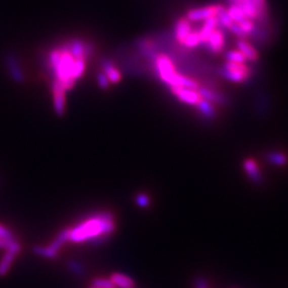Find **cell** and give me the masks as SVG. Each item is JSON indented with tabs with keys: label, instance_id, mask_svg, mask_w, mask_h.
<instances>
[{
	"label": "cell",
	"instance_id": "cell-21",
	"mask_svg": "<svg viewBox=\"0 0 288 288\" xmlns=\"http://www.w3.org/2000/svg\"><path fill=\"white\" fill-rule=\"evenodd\" d=\"M201 44L200 34H198L197 30H192L188 36L185 38L183 45H185L187 48H195Z\"/></svg>",
	"mask_w": 288,
	"mask_h": 288
},
{
	"label": "cell",
	"instance_id": "cell-5",
	"mask_svg": "<svg viewBox=\"0 0 288 288\" xmlns=\"http://www.w3.org/2000/svg\"><path fill=\"white\" fill-rule=\"evenodd\" d=\"M66 236L64 231H61L57 235L55 239L47 245H35L33 248V253L39 257L47 258V260H54L62 249L64 243H66Z\"/></svg>",
	"mask_w": 288,
	"mask_h": 288
},
{
	"label": "cell",
	"instance_id": "cell-20",
	"mask_svg": "<svg viewBox=\"0 0 288 288\" xmlns=\"http://www.w3.org/2000/svg\"><path fill=\"white\" fill-rule=\"evenodd\" d=\"M226 12H227V15L230 16V18L232 19L234 23H238V22L242 21V19L246 18L245 14L243 12V10L239 6H237V5H232L230 7V9L226 10Z\"/></svg>",
	"mask_w": 288,
	"mask_h": 288
},
{
	"label": "cell",
	"instance_id": "cell-26",
	"mask_svg": "<svg viewBox=\"0 0 288 288\" xmlns=\"http://www.w3.org/2000/svg\"><path fill=\"white\" fill-rule=\"evenodd\" d=\"M0 238H3V239H13L15 236L10 228L0 223Z\"/></svg>",
	"mask_w": 288,
	"mask_h": 288
},
{
	"label": "cell",
	"instance_id": "cell-17",
	"mask_svg": "<svg viewBox=\"0 0 288 288\" xmlns=\"http://www.w3.org/2000/svg\"><path fill=\"white\" fill-rule=\"evenodd\" d=\"M17 257V254L11 251H6L5 255L0 260V276H5L9 270L11 269V267Z\"/></svg>",
	"mask_w": 288,
	"mask_h": 288
},
{
	"label": "cell",
	"instance_id": "cell-1",
	"mask_svg": "<svg viewBox=\"0 0 288 288\" xmlns=\"http://www.w3.org/2000/svg\"><path fill=\"white\" fill-rule=\"evenodd\" d=\"M115 230V220L111 213L103 212L89 217L73 227L64 228L67 242L81 243L91 241L101 243Z\"/></svg>",
	"mask_w": 288,
	"mask_h": 288
},
{
	"label": "cell",
	"instance_id": "cell-15",
	"mask_svg": "<svg viewBox=\"0 0 288 288\" xmlns=\"http://www.w3.org/2000/svg\"><path fill=\"white\" fill-rule=\"evenodd\" d=\"M237 49L245 57L246 60L256 62L260 59V55H258L254 46L251 43L244 41V39H239L237 42Z\"/></svg>",
	"mask_w": 288,
	"mask_h": 288
},
{
	"label": "cell",
	"instance_id": "cell-7",
	"mask_svg": "<svg viewBox=\"0 0 288 288\" xmlns=\"http://www.w3.org/2000/svg\"><path fill=\"white\" fill-rule=\"evenodd\" d=\"M171 92L180 99L181 102L193 105V106H200L206 99L200 93V89L194 90V89L184 88V87H170Z\"/></svg>",
	"mask_w": 288,
	"mask_h": 288
},
{
	"label": "cell",
	"instance_id": "cell-23",
	"mask_svg": "<svg viewBox=\"0 0 288 288\" xmlns=\"http://www.w3.org/2000/svg\"><path fill=\"white\" fill-rule=\"evenodd\" d=\"M92 286L96 288H115L110 277L109 279H107V277H96L92 282Z\"/></svg>",
	"mask_w": 288,
	"mask_h": 288
},
{
	"label": "cell",
	"instance_id": "cell-4",
	"mask_svg": "<svg viewBox=\"0 0 288 288\" xmlns=\"http://www.w3.org/2000/svg\"><path fill=\"white\" fill-rule=\"evenodd\" d=\"M223 75L228 80L233 83H244L252 75L251 68L245 65V63H237L226 61L223 65Z\"/></svg>",
	"mask_w": 288,
	"mask_h": 288
},
{
	"label": "cell",
	"instance_id": "cell-25",
	"mask_svg": "<svg viewBox=\"0 0 288 288\" xmlns=\"http://www.w3.org/2000/svg\"><path fill=\"white\" fill-rule=\"evenodd\" d=\"M96 80H97L98 87L101 88L102 90H107V89L109 88V86H110V81H109V79L107 78V76L103 72L97 74Z\"/></svg>",
	"mask_w": 288,
	"mask_h": 288
},
{
	"label": "cell",
	"instance_id": "cell-12",
	"mask_svg": "<svg viewBox=\"0 0 288 288\" xmlns=\"http://www.w3.org/2000/svg\"><path fill=\"white\" fill-rule=\"evenodd\" d=\"M67 51L75 59H85L86 58V42L80 38H73L71 41L64 44Z\"/></svg>",
	"mask_w": 288,
	"mask_h": 288
},
{
	"label": "cell",
	"instance_id": "cell-22",
	"mask_svg": "<svg viewBox=\"0 0 288 288\" xmlns=\"http://www.w3.org/2000/svg\"><path fill=\"white\" fill-rule=\"evenodd\" d=\"M226 61L230 62H237V63H245L246 59L245 57L238 51V49H235V51H231L228 52L225 56Z\"/></svg>",
	"mask_w": 288,
	"mask_h": 288
},
{
	"label": "cell",
	"instance_id": "cell-2",
	"mask_svg": "<svg viewBox=\"0 0 288 288\" xmlns=\"http://www.w3.org/2000/svg\"><path fill=\"white\" fill-rule=\"evenodd\" d=\"M75 60L65 45L53 49L48 55V66L52 69L54 79L63 87L65 91L72 90L76 83L73 78Z\"/></svg>",
	"mask_w": 288,
	"mask_h": 288
},
{
	"label": "cell",
	"instance_id": "cell-3",
	"mask_svg": "<svg viewBox=\"0 0 288 288\" xmlns=\"http://www.w3.org/2000/svg\"><path fill=\"white\" fill-rule=\"evenodd\" d=\"M154 63L158 77L164 84L169 85V87H184L194 89V90L200 89V85L193 78L184 76L177 72L173 60L169 56L164 54L156 55Z\"/></svg>",
	"mask_w": 288,
	"mask_h": 288
},
{
	"label": "cell",
	"instance_id": "cell-19",
	"mask_svg": "<svg viewBox=\"0 0 288 288\" xmlns=\"http://www.w3.org/2000/svg\"><path fill=\"white\" fill-rule=\"evenodd\" d=\"M236 25L238 29H239L242 37L248 34H251L255 30V22L250 18H244L242 21L236 23Z\"/></svg>",
	"mask_w": 288,
	"mask_h": 288
},
{
	"label": "cell",
	"instance_id": "cell-10",
	"mask_svg": "<svg viewBox=\"0 0 288 288\" xmlns=\"http://www.w3.org/2000/svg\"><path fill=\"white\" fill-rule=\"evenodd\" d=\"M208 51L213 54H219L223 51L225 46V35L222 30L217 28L216 30L208 37L207 42L205 43Z\"/></svg>",
	"mask_w": 288,
	"mask_h": 288
},
{
	"label": "cell",
	"instance_id": "cell-27",
	"mask_svg": "<svg viewBox=\"0 0 288 288\" xmlns=\"http://www.w3.org/2000/svg\"><path fill=\"white\" fill-rule=\"evenodd\" d=\"M136 202L139 206H141V207H146L150 205V197H148L146 194L144 193H140V194H138L137 195V198H136Z\"/></svg>",
	"mask_w": 288,
	"mask_h": 288
},
{
	"label": "cell",
	"instance_id": "cell-16",
	"mask_svg": "<svg viewBox=\"0 0 288 288\" xmlns=\"http://www.w3.org/2000/svg\"><path fill=\"white\" fill-rule=\"evenodd\" d=\"M110 280L115 288H135L134 280L122 273H113Z\"/></svg>",
	"mask_w": 288,
	"mask_h": 288
},
{
	"label": "cell",
	"instance_id": "cell-28",
	"mask_svg": "<svg viewBox=\"0 0 288 288\" xmlns=\"http://www.w3.org/2000/svg\"><path fill=\"white\" fill-rule=\"evenodd\" d=\"M245 170L249 172L252 176L255 175V173H257V168L254 161H246L245 163Z\"/></svg>",
	"mask_w": 288,
	"mask_h": 288
},
{
	"label": "cell",
	"instance_id": "cell-9",
	"mask_svg": "<svg viewBox=\"0 0 288 288\" xmlns=\"http://www.w3.org/2000/svg\"><path fill=\"white\" fill-rule=\"evenodd\" d=\"M6 65L8 68V72L11 76L13 80L17 84H22L25 80V75L22 69L21 63H19L18 59L14 55H8L6 57Z\"/></svg>",
	"mask_w": 288,
	"mask_h": 288
},
{
	"label": "cell",
	"instance_id": "cell-24",
	"mask_svg": "<svg viewBox=\"0 0 288 288\" xmlns=\"http://www.w3.org/2000/svg\"><path fill=\"white\" fill-rule=\"evenodd\" d=\"M67 267H68L69 271L73 272L74 274L83 275V274L85 273V268H84V266H83L80 263H79V262L75 261V260L69 261L68 264H67Z\"/></svg>",
	"mask_w": 288,
	"mask_h": 288
},
{
	"label": "cell",
	"instance_id": "cell-8",
	"mask_svg": "<svg viewBox=\"0 0 288 288\" xmlns=\"http://www.w3.org/2000/svg\"><path fill=\"white\" fill-rule=\"evenodd\" d=\"M52 92H53V102L55 112L58 115H63L65 113V106H66V91L63 87L59 84L56 79L53 80L52 84Z\"/></svg>",
	"mask_w": 288,
	"mask_h": 288
},
{
	"label": "cell",
	"instance_id": "cell-29",
	"mask_svg": "<svg viewBox=\"0 0 288 288\" xmlns=\"http://www.w3.org/2000/svg\"><path fill=\"white\" fill-rule=\"evenodd\" d=\"M90 288H96V287H93V286H91V287H90Z\"/></svg>",
	"mask_w": 288,
	"mask_h": 288
},
{
	"label": "cell",
	"instance_id": "cell-14",
	"mask_svg": "<svg viewBox=\"0 0 288 288\" xmlns=\"http://www.w3.org/2000/svg\"><path fill=\"white\" fill-rule=\"evenodd\" d=\"M218 26H219V19H218V17H213L204 21L202 28L197 30L198 34H200L201 44H205L207 42L208 37L216 30Z\"/></svg>",
	"mask_w": 288,
	"mask_h": 288
},
{
	"label": "cell",
	"instance_id": "cell-18",
	"mask_svg": "<svg viewBox=\"0 0 288 288\" xmlns=\"http://www.w3.org/2000/svg\"><path fill=\"white\" fill-rule=\"evenodd\" d=\"M0 249L11 251L18 255L22 251V244L19 243L16 238H13V239H3V238H0Z\"/></svg>",
	"mask_w": 288,
	"mask_h": 288
},
{
	"label": "cell",
	"instance_id": "cell-13",
	"mask_svg": "<svg viewBox=\"0 0 288 288\" xmlns=\"http://www.w3.org/2000/svg\"><path fill=\"white\" fill-rule=\"evenodd\" d=\"M192 31L190 22L187 18L182 17L178 19L175 25V38L178 43L183 44L185 38Z\"/></svg>",
	"mask_w": 288,
	"mask_h": 288
},
{
	"label": "cell",
	"instance_id": "cell-11",
	"mask_svg": "<svg viewBox=\"0 0 288 288\" xmlns=\"http://www.w3.org/2000/svg\"><path fill=\"white\" fill-rule=\"evenodd\" d=\"M101 67L103 69V73H105L110 84H118L122 80L121 72L118 71L111 60H109V59H103L101 61Z\"/></svg>",
	"mask_w": 288,
	"mask_h": 288
},
{
	"label": "cell",
	"instance_id": "cell-6",
	"mask_svg": "<svg viewBox=\"0 0 288 288\" xmlns=\"http://www.w3.org/2000/svg\"><path fill=\"white\" fill-rule=\"evenodd\" d=\"M225 8L221 5H211L197 9H191L187 13V19L189 22H201L213 17H218Z\"/></svg>",
	"mask_w": 288,
	"mask_h": 288
}]
</instances>
